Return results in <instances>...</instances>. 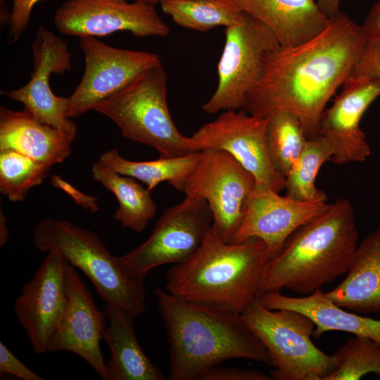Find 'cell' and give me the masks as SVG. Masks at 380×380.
<instances>
[{
  "label": "cell",
  "mask_w": 380,
  "mask_h": 380,
  "mask_svg": "<svg viewBox=\"0 0 380 380\" xmlns=\"http://www.w3.org/2000/svg\"><path fill=\"white\" fill-rule=\"evenodd\" d=\"M103 310L108 321L103 339L111 357L107 361L109 380H163L164 374L141 348L136 336L135 316L106 303Z\"/></svg>",
  "instance_id": "23"
},
{
  "label": "cell",
  "mask_w": 380,
  "mask_h": 380,
  "mask_svg": "<svg viewBox=\"0 0 380 380\" xmlns=\"http://www.w3.org/2000/svg\"><path fill=\"white\" fill-rule=\"evenodd\" d=\"M365 42L361 25L338 11L312 39L294 47L279 46L267 54L243 109L265 118L289 112L308 139L316 137L327 103L350 77Z\"/></svg>",
  "instance_id": "1"
},
{
  "label": "cell",
  "mask_w": 380,
  "mask_h": 380,
  "mask_svg": "<svg viewBox=\"0 0 380 380\" xmlns=\"http://www.w3.org/2000/svg\"><path fill=\"white\" fill-rule=\"evenodd\" d=\"M268 118L244 109L223 111L216 119L198 128L191 137L200 151H224L234 158L254 177L256 184L279 193L286 178L271 160L267 142Z\"/></svg>",
  "instance_id": "11"
},
{
  "label": "cell",
  "mask_w": 380,
  "mask_h": 380,
  "mask_svg": "<svg viewBox=\"0 0 380 380\" xmlns=\"http://www.w3.org/2000/svg\"><path fill=\"white\" fill-rule=\"evenodd\" d=\"M348 274L325 296L359 313L380 312V226L357 245Z\"/></svg>",
  "instance_id": "22"
},
{
  "label": "cell",
  "mask_w": 380,
  "mask_h": 380,
  "mask_svg": "<svg viewBox=\"0 0 380 380\" xmlns=\"http://www.w3.org/2000/svg\"><path fill=\"white\" fill-rule=\"evenodd\" d=\"M41 0H13L11 16L8 24L7 41L14 44L27 29L34 6Z\"/></svg>",
  "instance_id": "31"
},
{
  "label": "cell",
  "mask_w": 380,
  "mask_h": 380,
  "mask_svg": "<svg viewBox=\"0 0 380 380\" xmlns=\"http://www.w3.org/2000/svg\"><path fill=\"white\" fill-rule=\"evenodd\" d=\"M70 265L58 253L47 252L14 303V312L37 354L48 353L67 310Z\"/></svg>",
  "instance_id": "14"
},
{
  "label": "cell",
  "mask_w": 380,
  "mask_h": 380,
  "mask_svg": "<svg viewBox=\"0 0 380 380\" xmlns=\"http://www.w3.org/2000/svg\"><path fill=\"white\" fill-rule=\"evenodd\" d=\"M53 22L65 35L103 37L127 31L137 37H166L170 28L155 6L127 0H67L56 11Z\"/></svg>",
  "instance_id": "13"
},
{
  "label": "cell",
  "mask_w": 380,
  "mask_h": 380,
  "mask_svg": "<svg viewBox=\"0 0 380 380\" xmlns=\"http://www.w3.org/2000/svg\"><path fill=\"white\" fill-rule=\"evenodd\" d=\"M257 298L269 309L292 310L309 317L315 325L312 334L315 338L336 331L367 338L380 346V319L349 312L331 301L320 289L304 297H291L272 291Z\"/></svg>",
  "instance_id": "21"
},
{
  "label": "cell",
  "mask_w": 380,
  "mask_h": 380,
  "mask_svg": "<svg viewBox=\"0 0 380 380\" xmlns=\"http://www.w3.org/2000/svg\"><path fill=\"white\" fill-rule=\"evenodd\" d=\"M255 184L253 175L230 154L207 149L201 151L183 193L207 202L213 215V227L229 243L242 222Z\"/></svg>",
  "instance_id": "10"
},
{
  "label": "cell",
  "mask_w": 380,
  "mask_h": 380,
  "mask_svg": "<svg viewBox=\"0 0 380 380\" xmlns=\"http://www.w3.org/2000/svg\"><path fill=\"white\" fill-rule=\"evenodd\" d=\"M321 11L329 18L336 15L339 11L341 0H315Z\"/></svg>",
  "instance_id": "37"
},
{
  "label": "cell",
  "mask_w": 380,
  "mask_h": 380,
  "mask_svg": "<svg viewBox=\"0 0 380 380\" xmlns=\"http://www.w3.org/2000/svg\"><path fill=\"white\" fill-rule=\"evenodd\" d=\"M308 138L298 119L287 111H279L268 118L267 142L275 170L286 178L303 151Z\"/></svg>",
  "instance_id": "28"
},
{
  "label": "cell",
  "mask_w": 380,
  "mask_h": 380,
  "mask_svg": "<svg viewBox=\"0 0 380 380\" xmlns=\"http://www.w3.org/2000/svg\"><path fill=\"white\" fill-rule=\"evenodd\" d=\"M155 296L170 347V380H201L232 358L270 363L267 350L241 314L185 300L160 288Z\"/></svg>",
  "instance_id": "2"
},
{
  "label": "cell",
  "mask_w": 380,
  "mask_h": 380,
  "mask_svg": "<svg viewBox=\"0 0 380 380\" xmlns=\"http://www.w3.org/2000/svg\"><path fill=\"white\" fill-rule=\"evenodd\" d=\"M51 169L15 151H0V191L11 202L23 201L32 188L48 177Z\"/></svg>",
  "instance_id": "29"
},
{
  "label": "cell",
  "mask_w": 380,
  "mask_h": 380,
  "mask_svg": "<svg viewBox=\"0 0 380 380\" xmlns=\"http://www.w3.org/2000/svg\"><path fill=\"white\" fill-rule=\"evenodd\" d=\"M69 303L54 334L48 353L65 350L82 358L103 380H109L100 342L107 319L99 310L85 284L71 265L68 270Z\"/></svg>",
  "instance_id": "18"
},
{
  "label": "cell",
  "mask_w": 380,
  "mask_h": 380,
  "mask_svg": "<svg viewBox=\"0 0 380 380\" xmlns=\"http://www.w3.org/2000/svg\"><path fill=\"white\" fill-rule=\"evenodd\" d=\"M159 4L176 24L199 32L229 27L245 15L236 0H160Z\"/></svg>",
  "instance_id": "26"
},
{
  "label": "cell",
  "mask_w": 380,
  "mask_h": 380,
  "mask_svg": "<svg viewBox=\"0 0 380 380\" xmlns=\"http://www.w3.org/2000/svg\"><path fill=\"white\" fill-rule=\"evenodd\" d=\"M353 208L347 198L296 229L265 264L258 296L287 289L311 294L348 271L357 246ZM257 296V297H258Z\"/></svg>",
  "instance_id": "3"
},
{
  "label": "cell",
  "mask_w": 380,
  "mask_h": 380,
  "mask_svg": "<svg viewBox=\"0 0 380 380\" xmlns=\"http://www.w3.org/2000/svg\"><path fill=\"white\" fill-rule=\"evenodd\" d=\"M11 12H8L5 2L1 0V23L8 24Z\"/></svg>",
  "instance_id": "39"
},
{
  "label": "cell",
  "mask_w": 380,
  "mask_h": 380,
  "mask_svg": "<svg viewBox=\"0 0 380 380\" xmlns=\"http://www.w3.org/2000/svg\"><path fill=\"white\" fill-rule=\"evenodd\" d=\"M280 46L272 32L245 13L225 28L224 46L217 64V85L203 110L210 114L241 109L259 81L267 54Z\"/></svg>",
  "instance_id": "8"
},
{
  "label": "cell",
  "mask_w": 380,
  "mask_h": 380,
  "mask_svg": "<svg viewBox=\"0 0 380 380\" xmlns=\"http://www.w3.org/2000/svg\"><path fill=\"white\" fill-rule=\"evenodd\" d=\"M200 156L201 151L179 157L160 156L153 160L134 161L123 158L117 149H110L104 151L99 160L118 173L141 182L149 191L166 182L178 191L184 192Z\"/></svg>",
  "instance_id": "25"
},
{
  "label": "cell",
  "mask_w": 380,
  "mask_h": 380,
  "mask_svg": "<svg viewBox=\"0 0 380 380\" xmlns=\"http://www.w3.org/2000/svg\"><path fill=\"white\" fill-rule=\"evenodd\" d=\"M84 71L68 97L66 115L77 118L118 93L144 71L162 64L155 53L119 49L95 37L80 39Z\"/></svg>",
  "instance_id": "12"
},
{
  "label": "cell",
  "mask_w": 380,
  "mask_h": 380,
  "mask_svg": "<svg viewBox=\"0 0 380 380\" xmlns=\"http://www.w3.org/2000/svg\"><path fill=\"white\" fill-rule=\"evenodd\" d=\"M33 243L42 252L55 251L82 271L106 303L133 314L146 308L144 278L129 271L95 232L68 220L47 217L33 229Z\"/></svg>",
  "instance_id": "5"
},
{
  "label": "cell",
  "mask_w": 380,
  "mask_h": 380,
  "mask_svg": "<svg viewBox=\"0 0 380 380\" xmlns=\"http://www.w3.org/2000/svg\"><path fill=\"white\" fill-rule=\"evenodd\" d=\"M9 231L7 225L6 217L4 212L0 213V246L3 247L8 241Z\"/></svg>",
  "instance_id": "38"
},
{
  "label": "cell",
  "mask_w": 380,
  "mask_h": 380,
  "mask_svg": "<svg viewBox=\"0 0 380 380\" xmlns=\"http://www.w3.org/2000/svg\"><path fill=\"white\" fill-rule=\"evenodd\" d=\"M94 110L110 119L124 138L152 147L160 157L200 152L196 142L182 134L173 122L162 64L141 72Z\"/></svg>",
  "instance_id": "6"
},
{
  "label": "cell",
  "mask_w": 380,
  "mask_h": 380,
  "mask_svg": "<svg viewBox=\"0 0 380 380\" xmlns=\"http://www.w3.org/2000/svg\"><path fill=\"white\" fill-rule=\"evenodd\" d=\"M134 1H141L150 5L156 6L158 3H160V0H134Z\"/></svg>",
  "instance_id": "40"
},
{
  "label": "cell",
  "mask_w": 380,
  "mask_h": 380,
  "mask_svg": "<svg viewBox=\"0 0 380 380\" xmlns=\"http://www.w3.org/2000/svg\"></svg>",
  "instance_id": "41"
},
{
  "label": "cell",
  "mask_w": 380,
  "mask_h": 380,
  "mask_svg": "<svg viewBox=\"0 0 380 380\" xmlns=\"http://www.w3.org/2000/svg\"><path fill=\"white\" fill-rule=\"evenodd\" d=\"M333 355L338 367L324 380H357L368 374L380 378V346L367 338L355 336Z\"/></svg>",
  "instance_id": "30"
},
{
  "label": "cell",
  "mask_w": 380,
  "mask_h": 380,
  "mask_svg": "<svg viewBox=\"0 0 380 380\" xmlns=\"http://www.w3.org/2000/svg\"><path fill=\"white\" fill-rule=\"evenodd\" d=\"M213 225L207 202L185 196L179 203L166 209L150 236L139 246L120 256L134 274L145 278L153 269L165 264H179L191 258Z\"/></svg>",
  "instance_id": "9"
},
{
  "label": "cell",
  "mask_w": 380,
  "mask_h": 380,
  "mask_svg": "<svg viewBox=\"0 0 380 380\" xmlns=\"http://www.w3.org/2000/svg\"><path fill=\"white\" fill-rule=\"evenodd\" d=\"M342 86L332 106L322 116L318 134L329 143L334 163H362L369 156L371 150L360 122L380 96V80L349 77Z\"/></svg>",
  "instance_id": "16"
},
{
  "label": "cell",
  "mask_w": 380,
  "mask_h": 380,
  "mask_svg": "<svg viewBox=\"0 0 380 380\" xmlns=\"http://www.w3.org/2000/svg\"><path fill=\"white\" fill-rule=\"evenodd\" d=\"M94 180L110 191L118 202L114 219L122 227L136 232L144 230L157 210V206L146 187L136 179L122 175L99 160L91 167Z\"/></svg>",
  "instance_id": "24"
},
{
  "label": "cell",
  "mask_w": 380,
  "mask_h": 380,
  "mask_svg": "<svg viewBox=\"0 0 380 380\" xmlns=\"http://www.w3.org/2000/svg\"><path fill=\"white\" fill-rule=\"evenodd\" d=\"M271 375L253 369L215 366L205 373L201 380H272Z\"/></svg>",
  "instance_id": "34"
},
{
  "label": "cell",
  "mask_w": 380,
  "mask_h": 380,
  "mask_svg": "<svg viewBox=\"0 0 380 380\" xmlns=\"http://www.w3.org/2000/svg\"><path fill=\"white\" fill-rule=\"evenodd\" d=\"M33 71L24 86L3 92L39 122L76 136L75 123L66 115L68 97L53 94L49 84L52 74L63 75L71 70L72 53L65 41L42 25L37 28L32 44Z\"/></svg>",
  "instance_id": "15"
},
{
  "label": "cell",
  "mask_w": 380,
  "mask_h": 380,
  "mask_svg": "<svg viewBox=\"0 0 380 380\" xmlns=\"http://www.w3.org/2000/svg\"><path fill=\"white\" fill-rule=\"evenodd\" d=\"M75 138L39 122L25 108H0V151H15L52 167L71 154Z\"/></svg>",
  "instance_id": "19"
},
{
  "label": "cell",
  "mask_w": 380,
  "mask_h": 380,
  "mask_svg": "<svg viewBox=\"0 0 380 380\" xmlns=\"http://www.w3.org/2000/svg\"><path fill=\"white\" fill-rule=\"evenodd\" d=\"M332 157L327 141L319 134L308 139L307 144L286 176V195L301 201L327 202V196L315 185L322 165Z\"/></svg>",
  "instance_id": "27"
},
{
  "label": "cell",
  "mask_w": 380,
  "mask_h": 380,
  "mask_svg": "<svg viewBox=\"0 0 380 380\" xmlns=\"http://www.w3.org/2000/svg\"><path fill=\"white\" fill-rule=\"evenodd\" d=\"M330 204L298 201L255 185L248 199L242 222L229 243L258 238L266 245L270 260L296 229L325 212Z\"/></svg>",
  "instance_id": "17"
},
{
  "label": "cell",
  "mask_w": 380,
  "mask_h": 380,
  "mask_svg": "<svg viewBox=\"0 0 380 380\" xmlns=\"http://www.w3.org/2000/svg\"><path fill=\"white\" fill-rule=\"evenodd\" d=\"M267 351L275 380H324L338 367L312 342L315 327L305 314L292 310H272L256 298L241 314Z\"/></svg>",
  "instance_id": "7"
},
{
  "label": "cell",
  "mask_w": 380,
  "mask_h": 380,
  "mask_svg": "<svg viewBox=\"0 0 380 380\" xmlns=\"http://www.w3.org/2000/svg\"><path fill=\"white\" fill-rule=\"evenodd\" d=\"M240 9L267 27L281 46L294 47L315 37L329 18L315 0H236Z\"/></svg>",
  "instance_id": "20"
},
{
  "label": "cell",
  "mask_w": 380,
  "mask_h": 380,
  "mask_svg": "<svg viewBox=\"0 0 380 380\" xmlns=\"http://www.w3.org/2000/svg\"><path fill=\"white\" fill-rule=\"evenodd\" d=\"M267 247L258 238L224 241L210 228L189 260L173 265L165 290L181 299L241 314L258 296Z\"/></svg>",
  "instance_id": "4"
},
{
  "label": "cell",
  "mask_w": 380,
  "mask_h": 380,
  "mask_svg": "<svg viewBox=\"0 0 380 380\" xmlns=\"http://www.w3.org/2000/svg\"><path fill=\"white\" fill-rule=\"evenodd\" d=\"M0 372L23 380L44 379L24 365L2 341L0 342Z\"/></svg>",
  "instance_id": "33"
},
{
  "label": "cell",
  "mask_w": 380,
  "mask_h": 380,
  "mask_svg": "<svg viewBox=\"0 0 380 380\" xmlns=\"http://www.w3.org/2000/svg\"><path fill=\"white\" fill-rule=\"evenodd\" d=\"M361 27L366 39L380 41V0L371 7Z\"/></svg>",
  "instance_id": "36"
},
{
  "label": "cell",
  "mask_w": 380,
  "mask_h": 380,
  "mask_svg": "<svg viewBox=\"0 0 380 380\" xmlns=\"http://www.w3.org/2000/svg\"><path fill=\"white\" fill-rule=\"evenodd\" d=\"M51 184L65 192L76 203L81 205L84 209L89 210L90 212L94 213L99 210L96 198L84 194L75 188L71 184L67 182L58 175H52L50 179Z\"/></svg>",
  "instance_id": "35"
},
{
  "label": "cell",
  "mask_w": 380,
  "mask_h": 380,
  "mask_svg": "<svg viewBox=\"0 0 380 380\" xmlns=\"http://www.w3.org/2000/svg\"><path fill=\"white\" fill-rule=\"evenodd\" d=\"M357 77L380 80V41L366 39L361 56L350 77Z\"/></svg>",
  "instance_id": "32"
}]
</instances>
